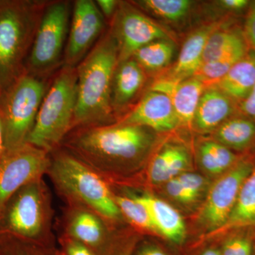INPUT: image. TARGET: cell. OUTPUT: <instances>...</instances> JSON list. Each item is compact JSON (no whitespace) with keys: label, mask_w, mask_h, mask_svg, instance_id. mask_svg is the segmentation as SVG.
<instances>
[{"label":"cell","mask_w":255,"mask_h":255,"mask_svg":"<svg viewBox=\"0 0 255 255\" xmlns=\"http://www.w3.org/2000/svg\"><path fill=\"white\" fill-rule=\"evenodd\" d=\"M154 132L141 126L117 122L74 129L62 144L100 174L140 164L155 145Z\"/></svg>","instance_id":"6da1fadb"},{"label":"cell","mask_w":255,"mask_h":255,"mask_svg":"<svg viewBox=\"0 0 255 255\" xmlns=\"http://www.w3.org/2000/svg\"><path fill=\"white\" fill-rule=\"evenodd\" d=\"M118 63V46L109 30L76 67L78 98L73 129L117 123L111 95Z\"/></svg>","instance_id":"7a4b0ae2"},{"label":"cell","mask_w":255,"mask_h":255,"mask_svg":"<svg viewBox=\"0 0 255 255\" xmlns=\"http://www.w3.org/2000/svg\"><path fill=\"white\" fill-rule=\"evenodd\" d=\"M48 2L0 0V85L2 91L25 71Z\"/></svg>","instance_id":"3957f363"},{"label":"cell","mask_w":255,"mask_h":255,"mask_svg":"<svg viewBox=\"0 0 255 255\" xmlns=\"http://www.w3.org/2000/svg\"><path fill=\"white\" fill-rule=\"evenodd\" d=\"M53 153L47 173L68 202L91 210L103 219L120 220L115 194L102 174L66 150L58 148Z\"/></svg>","instance_id":"277c9868"},{"label":"cell","mask_w":255,"mask_h":255,"mask_svg":"<svg viewBox=\"0 0 255 255\" xmlns=\"http://www.w3.org/2000/svg\"><path fill=\"white\" fill-rule=\"evenodd\" d=\"M27 142L48 154L73 130L78 98L76 68L63 65L53 75Z\"/></svg>","instance_id":"5b68a950"},{"label":"cell","mask_w":255,"mask_h":255,"mask_svg":"<svg viewBox=\"0 0 255 255\" xmlns=\"http://www.w3.org/2000/svg\"><path fill=\"white\" fill-rule=\"evenodd\" d=\"M51 201L43 177L16 191L0 215V233H9L46 246H54L51 234Z\"/></svg>","instance_id":"8992f818"},{"label":"cell","mask_w":255,"mask_h":255,"mask_svg":"<svg viewBox=\"0 0 255 255\" xmlns=\"http://www.w3.org/2000/svg\"><path fill=\"white\" fill-rule=\"evenodd\" d=\"M50 80L38 78L24 71L3 90L0 98V113L4 128L5 151L27 142Z\"/></svg>","instance_id":"52a82bcc"},{"label":"cell","mask_w":255,"mask_h":255,"mask_svg":"<svg viewBox=\"0 0 255 255\" xmlns=\"http://www.w3.org/2000/svg\"><path fill=\"white\" fill-rule=\"evenodd\" d=\"M73 5L71 1L65 0L48 1L25 71L38 78L49 79L63 66Z\"/></svg>","instance_id":"ba28073f"},{"label":"cell","mask_w":255,"mask_h":255,"mask_svg":"<svg viewBox=\"0 0 255 255\" xmlns=\"http://www.w3.org/2000/svg\"><path fill=\"white\" fill-rule=\"evenodd\" d=\"M111 24V33L118 46L119 63L132 58L137 50L152 42L173 39L166 28L131 1H120Z\"/></svg>","instance_id":"9c48e42d"},{"label":"cell","mask_w":255,"mask_h":255,"mask_svg":"<svg viewBox=\"0 0 255 255\" xmlns=\"http://www.w3.org/2000/svg\"><path fill=\"white\" fill-rule=\"evenodd\" d=\"M50 155L26 143L8 151L0 159V215L15 193L48 172Z\"/></svg>","instance_id":"30bf717a"},{"label":"cell","mask_w":255,"mask_h":255,"mask_svg":"<svg viewBox=\"0 0 255 255\" xmlns=\"http://www.w3.org/2000/svg\"><path fill=\"white\" fill-rule=\"evenodd\" d=\"M254 164L238 161L232 168L216 179L208 191L199 214V221L210 231L221 229L232 212L243 183L251 173Z\"/></svg>","instance_id":"8fae6325"},{"label":"cell","mask_w":255,"mask_h":255,"mask_svg":"<svg viewBox=\"0 0 255 255\" xmlns=\"http://www.w3.org/2000/svg\"><path fill=\"white\" fill-rule=\"evenodd\" d=\"M106 20L93 0L74 1L63 65L76 68L104 34Z\"/></svg>","instance_id":"7c38bea8"},{"label":"cell","mask_w":255,"mask_h":255,"mask_svg":"<svg viewBox=\"0 0 255 255\" xmlns=\"http://www.w3.org/2000/svg\"><path fill=\"white\" fill-rule=\"evenodd\" d=\"M117 122L141 126L157 132L172 131L180 127L169 97L162 92L150 90Z\"/></svg>","instance_id":"4fadbf2b"},{"label":"cell","mask_w":255,"mask_h":255,"mask_svg":"<svg viewBox=\"0 0 255 255\" xmlns=\"http://www.w3.org/2000/svg\"><path fill=\"white\" fill-rule=\"evenodd\" d=\"M147 80V74L133 58L119 62L114 71L111 95L117 122L141 99Z\"/></svg>","instance_id":"5bb4252c"},{"label":"cell","mask_w":255,"mask_h":255,"mask_svg":"<svg viewBox=\"0 0 255 255\" xmlns=\"http://www.w3.org/2000/svg\"><path fill=\"white\" fill-rule=\"evenodd\" d=\"M205 88L206 85L203 82L193 77L183 81L157 78L148 90L167 95L172 102L180 126L191 127Z\"/></svg>","instance_id":"9a60e30c"},{"label":"cell","mask_w":255,"mask_h":255,"mask_svg":"<svg viewBox=\"0 0 255 255\" xmlns=\"http://www.w3.org/2000/svg\"><path fill=\"white\" fill-rule=\"evenodd\" d=\"M65 235L89 247L97 255L110 249L108 233L104 220L84 206L72 205Z\"/></svg>","instance_id":"2e32d148"},{"label":"cell","mask_w":255,"mask_h":255,"mask_svg":"<svg viewBox=\"0 0 255 255\" xmlns=\"http://www.w3.org/2000/svg\"><path fill=\"white\" fill-rule=\"evenodd\" d=\"M221 26V22H210L191 32L183 43L173 66L159 78L183 81L193 78L203 64V56L209 36Z\"/></svg>","instance_id":"e0dca14e"},{"label":"cell","mask_w":255,"mask_h":255,"mask_svg":"<svg viewBox=\"0 0 255 255\" xmlns=\"http://www.w3.org/2000/svg\"><path fill=\"white\" fill-rule=\"evenodd\" d=\"M235 102L215 85L206 87L196 110L192 127L201 133L214 132L235 112Z\"/></svg>","instance_id":"ac0fdd59"},{"label":"cell","mask_w":255,"mask_h":255,"mask_svg":"<svg viewBox=\"0 0 255 255\" xmlns=\"http://www.w3.org/2000/svg\"><path fill=\"white\" fill-rule=\"evenodd\" d=\"M132 195L147 211L156 233L175 244L184 242L187 236V228L177 209L166 201L150 194Z\"/></svg>","instance_id":"d6986e66"},{"label":"cell","mask_w":255,"mask_h":255,"mask_svg":"<svg viewBox=\"0 0 255 255\" xmlns=\"http://www.w3.org/2000/svg\"><path fill=\"white\" fill-rule=\"evenodd\" d=\"M191 162L190 152L185 145L177 142L164 144L149 164V180L153 184H165L189 172Z\"/></svg>","instance_id":"ffe728a7"},{"label":"cell","mask_w":255,"mask_h":255,"mask_svg":"<svg viewBox=\"0 0 255 255\" xmlns=\"http://www.w3.org/2000/svg\"><path fill=\"white\" fill-rule=\"evenodd\" d=\"M255 84V52L248 51L215 86L231 100L241 102Z\"/></svg>","instance_id":"44dd1931"},{"label":"cell","mask_w":255,"mask_h":255,"mask_svg":"<svg viewBox=\"0 0 255 255\" xmlns=\"http://www.w3.org/2000/svg\"><path fill=\"white\" fill-rule=\"evenodd\" d=\"M197 158L201 168L212 177H220L238 162L231 149L214 140H204L198 145Z\"/></svg>","instance_id":"7402d4cb"},{"label":"cell","mask_w":255,"mask_h":255,"mask_svg":"<svg viewBox=\"0 0 255 255\" xmlns=\"http://www.w3.org/2000/svg\"><path fill=\"white\" fill-rule=\"evenodd\" d=\"M214 132V140L231 150H241L255 140V122L247 117H231Z\"/></svg>","instance_id":"603a6c76"},{"label":"cell","mask_w":255,"mask_h":255,"mask_svg":"<svg viewBox=\"0 0 255 255\" xmlns=\"http://www.w3.org/2000/svg\"><path fill=\"white\" fill-rule=\"evenodd\" d=\"M175 42L172 38L159 39L137 50L132 58L148 75H155L169 66L175 54Z\"/></svg>","instance_id":"cb8c5ba5"},{"label":"cell","mask_w":255,"mask_h":255,"mask_svg":"<svg viewBox=\"0 0 255 255\" xmlns=\"http://www.w3.org/2000/svg\"><path fill=\"white\" fill-rule=\"evenodd\" d=\"M255 226V164L242 186L229 219L219 231Z\"/></svg>","instance_id":"d4e9b609"},{"label":"cell","mask_w":255,"mask_h":255,"mask_svg":"<svg viewBox=\"0 0 255 255\" xmlns=\"http://www.w3.org/2000/svg\"><path fill=\"white\" fill-rule=\"evenodd\" d=\"M248 47L243 33L237 30L219 26L211 33L206 42L203 63L248 50Z\"/></svg>","instance_id":"484cf974"},{"label":"cell","mask_w":255,"mask_h":255,"mask_svg":"<svg viewBox=\"0 0 255 255\" xmlns=\"http://www.w3.org/2000/svg\"><path fill=\"white\" fill-rule=\"evenodd\" d=\"M131 2L145 14L169 23L185 19L195 4L191 0H138Z\"/></svg>","instance_id":"4316f807"},{"label":"cell","mask_w":255,"mask_h":255,"mask_svg":"<svg viewBox=\"0 0 255 255\" xmlns=\"http://www.w3.org/2000/svg\"><path fill=\"white\" fill-rule=\"evenodd\" d=\"M0 255H64L55 246H46L9 233H0Z\"/></svg>","instance_id":"83f0119b"},{"label":"cell","mask_w":255,"mask_h":255,"mask_svg":"<svg viewBox=\"0 0 255 255\" xmlns=\"http://www.w3.org/2000/svg\"><path fill=\"white\" fill-rule=\"evenodd\" d=\"M248 52V50H243L219 59L203 63L194 75V78L200 80L206 87L216 85Z\"/></svg>","instance_id":"f1b7e54d"},{"label":"cell","mask_w":255,"mask_h":255,"mask_svg":"<svg viewBox=\"0 0 255 255\" xmlns=\"http://www.w3.org/2000/svg\"><path fill=\"white\" fill-rule=\"evenodd\" d=\"M116 203L122 216L128 220L135 227L155 233L149 215L144 206L133 196H114Z\"/></svg>","instance_id":"f546056e"},{"label":"cell","mask_w":255,"mask_h":255,"mask_svg":"<svg viewBox=\"0 0 255 255\" xmlns=\"http://www.w3.org/2000/svg\"><path fill=\"white\" fill-rule=\"evenodd\" d=\"M177 178L196 201H197L208 189L209 182L207 179L200 174L189 171L181 174Z\"/></svg>","instance_id":"4dcf8cb0"},{"label":"cell","mask_w":255,"mask_h":255,"mask_svg":"<svg viewBox=\"0 0 255 255\" xmlns=\"http://www.w3.org/2000/svg\"><path fill=\"white\" fill-rule=\"evenodd\" d=\"M221 255H252L253 243L244 236H235L224 242L221 251Z\"/></svg>","instance_id":"1f68e13d"},{"label":"cell","mask_w":255,"mask_h":255,"mask_svg":"<svg viewBox=\"0 0 255 255\" xmlns=\"http://www.w3.org/2000/svg\"><path fill=\"white\" fill-rule=\"evenodd\" d=\"M165 189L172 199L181 204H191L196 201L177 177L165 183Z\"/></svg>","instance_id":"d6a6232c"},{"label":"cell","mask_w":255,"mask_h":255,"mask_svg":"<svg viewBox=\"0 0 255 255\" xmlns=\"http://www.w3.org/2000/svg\"><path fill=\"white\" fill-rule=\"evenodd\" d=\"M60 243L64 255H97L89 247L66 235L61 238Z\"/></svg>","instance_id":"836d02e7"},{"label":"cell","mask_w":255,"mask_h":255,"mask_svg":"<svg viewBox=\"0 0 255 255\" xmlns=\"http://www.w3.org/2000/svg\"><path fill=\"white\" fill-rule=\"evenodd\" d=\"M243 33L248 46L255 52V1L251 4L247 14Z\"/></svg>","instance_id":"e575fe53"},{"label":"cell","mask_w":255,"mask_h":255,"mask_svg":"<svg viewBox=\"0 0 255 255\" xmlns=\"http://www.w3.org/2000/svg\"><path fill=\"white\" fill-rule=\"evenodd\" d=\"M240 110L247 118L255 122V84L248 97L240 102Z\"/></svg>","instance_id":"d590c367"},{"label":"cell","mask_w":255,"mask_h":255,"mask_svg":"<svg viewBox=\"0 0 255 255\" xmlns=\"http://www.w3.org/2000/svg\"><path fill=\"white\" fill-rule=\"evenodd\" d=\"M95 2L105 20L108 19L112 21L114 15L117 12V9H118L120 1H117V0H97Z\"/></svg>","instance_id":"8d00e7d4"},{"label":"cell","mask_w":255,"mask_h":255,"mask_svg":"<svg viewBox=\"0 0 255 255\" xmlns=\"http://www.w3.org/2000/svg\"><path fill=\"white\" fill-rule=\"evenodd\" d=\"M216 3L219 7L232 12L243 11L251 4V1L248 0H221L216 1Z\"/></svg>","instance_id":"74e56055"},{"label":"cell","mask_w":255,"mask_h":255,"mask_svg":"<svg viewBox=\"0 0 255 255\" xmlns=\"http://www.w3.org/2000/svg\"><path fill=\"white\" fill-rule=\"evenodd\" d=\"M137 255H167L162 249L153 245H145L137 252Z\"/></svg>","instance_id":"f35d334b"},{"label":"cell","mask_w":255,"mask_h":255,"mask_svg":"<svg viewBox=\"0 0 255 255\" xmlns=\"http://www.w3.org/2000/svg\"><path fill=\"white\" fill-rule=\"evenodd\" d=\"M5 152L4 128H3L2 118L0 113V159Z\"/></svg>","instance_id":"ab89813d"},{"label":"cell","mask_w":255,"mask_h":255,"mask_svg":"<svg viewBox=\"0 0 255 255\" xmlns=\"http://www.w3.org/2000/svg\"><path fill=\"white\" fill-rule=\"evenodd\" d=\"M201 255H221V251L216 248H209L201 253Z\"/></svg>","instance_id":"60d3db41"},{"label":"cell","mask_w":255,"mask_h":255,"mask_svg":"<svg viewBox=\"0 0 255 255\" xmlns=\"http://www.w3.org/2000/svg\"><path fill=\"white\" fill-rule=\"evenodd\" d=\"M102 255H130V252L128 251L119 252V253H115L112 251V248H110L106 253Z\"/></svg>","instance_id":"b9f144b4"},{"label":"cell","mask_w":255,"mask_h":255,"mask_svg":"<svg viewBox=\"0 0 255 255\" xmlns=\"http://www.w3.org/2000/svg\"><path fill=\"white\" fill-rule=\"evenodd\" d=\"M1 93H2V90H1V85H0V98H1Z\"/></svg>","instance_id":"7bdbcfd3"}]
</instances>
